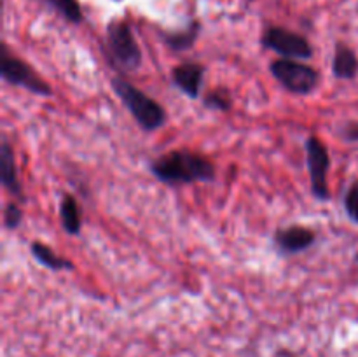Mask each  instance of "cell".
Masks as SVG:
<instances>
[{
    "mask_svg": "<svg viewBox=\"0 0 358 357\" xmlns=\"http://www.w3.org/2000/svg\"><path fill=\"white\" fill-rule=\"evenodd\" d=\"M0 76L6 83L24 88L35 94L49 97L52 93L51 86L42 77H38V74L23 59L10 55L6 46H2V52H0Z\"/></svg>",
    "mask_w": 358,
    "mask_h": 357,
    "instance_id": "4",
    "label": "cell"
},
{
    "mask_svg": "<svg viewBox=\"0 0 358 357\" xmlns=\"http://www.w3.org/2000/svg\"><path fill=\"white\" fill-rule=\"evenodd\" d=\"M306 161L308 170H310V181H311V191L318 200H329V182L327 174L329 167H331V160H329L327 147L317 139L311 136L306 142Z\"/></svg>",
    "mask_w": 358,
    "mask_h": 357,
    "instance_id": "7",
    "label": "cell"
},
{
    "mask_svg": "<svg viewBox=\"0 0 358 357\" xmlns=\"http://www.w3.org/2000/svg\"><path fill=\"white\" fill-rule=\"evenodd\" d=\"M262 44L289 59H308L313 56V48L308 38L282 27L268 28L262 37Z\"/></svg>",
    "mask_w": 358,
    "mask_h": 357,
    "instance_id": "6",
    "label": "cell"
},
{
    "mask_svg": "<svg viewBox=\"0 0 358 357\" xmlns=\"http://www.w3.org/2000/svg\"><path fill=\"white\" fill-rule=\"evenodd\" d=\"M332 72L338 79H353L358 72V59L353 49L348 46L339 44L336 48L334 62H332Z\"/></svg>",
    "mask_w": 358,
    "mask_h": 357,
    "instance_id": "11",
    "label": "cell"
},
{
    "mask_svg": "<svg viewBox=\"0 0 358 357\" xmlns=\"http://www.w3.org/2000/svg\"><path fill=\"white\" fill-rule=\"evenodd\" d=\"M21 219H23V210L16 203L7 205L6 212H3V224H6L7 230H14V227L20 226Z\"/></svg>",
    "mask_w": 358,
    "mask_h": 357,
    "instance_id": "17",
    "label": "cell"
},
{
    "mask_svg": "<svg viewBox=\"0 0 358 357\" xmlns=\"http://www.w3.org/2000/svg\"><path fill=\"white\" fill-rule=\"evenodd\" d=\"M199 34V23L194 21V23L189 24L185 30L171 31V34L164 35V42L168 44V48L173 49V51H185V49H191L192 44L196 42Z\"/></svg>",
    "mask_w": 358,
    "mask_h": 357,
    "instance_id": "14",
    "label": "cell"
},
{
    "mask_svg": "<svg viewBox=\"0 0 358 357\" xmlns=\"http://www.w3.org/2000/svg\"><path fill=\"white\" fill-rule=\"evenodd\" d=\"M205 105L210 108H217V111H229V107H231L229 93L224 90L212 91V93L206 94Z\"/></svg>",
    "mask_w": 358,
    "mask_h": 357,
    "instance_id": "16",
    "label": "cell"
},
{
    "mask_svg": "<svg viewBox=\"0 0 358 357\" xmlns=\"http://www.w3.org/2000/svg\"><path fill=\"white\" fill-rule=\"evenodd\" d=\"M345 206L348 216L352 217L355 223H358V182H355V184L348 189V192H346Z\"/></svg>",
    "mask_w": 358,
    "mask_h": 357,
    "instance_id": "18",
    "label": "cell"
},
{
    "mask_svg": "<svg viewBox=\"0 0 358 357\" xmlns=\"http://www.w3.org/2000/svg\"><path fill=\"white\" fill-rule=\"evenodd\" d=\"M52 9L58 10L70 23H80L83 21V10L77 0H45Z\"/></svg>",
    "mask_w": 358,
    "mask_h": 357,
    "instance_id": "15",
    "label": "cell"
},
{
    "mask_svg": "<svg viewBox=\"0 0 358 357\" xmlns=\"http://www.w3.org/2000/svg\"><path fill=\"white\" fill-rule=\"evenodd\" d=\"M31 254H34V258L37 259L41 265L48 266V268H51V270H72L73 268L72 261H69V259L55 254V252H52L48 245L41 244V241H34V244H31Z\"/></svg>",
    "mask_w": 358,
    "mask_h": 357,
    "instance_id": "13",
    "label": "cell"
},
{
    "mask_svg": "<svg viewBox=\"0 0 358 357\" xmlns=\"http://www.w3.org/2000/svg\"><path fill=\"white\" fill-rule=\"evenodd\" d=\"M107 44L110 55L119 66L126 70L138 69L142 63V51L126 21L115 20L107 27Z\"/></svg>",
    "mask_w": 358,
    "mask_h": 357,
    "instance_id": "3",
    "label": "cell"
},
{
    "mask_svg": "<svg viewBox=\"0 0 358 357\" xmlns=\"http://www.w3.org/2000/svg\"><path fill=\"white\" fill-rule=\"evenodd\" d=\"M0 177H2V186L10 195L20 200H24L20 177H17L16 158H14L13 149H10L9 142L6 139L2 140V147H0Z\"/></svg>",
    "mask_w": 358,
    "mask_h": 357,
    "instance_id": "10",
    "label": "cell"
},
{
    "mask_svg": "<svg viewBox=\"0 0 358 357\" xmlns=\"http://www.w3.org/2000/svg\"><path fill=\"white\" fill-rule=\"evenodd\" d=\"M110 84L114 88L115 94L119 97V100L124 104L129 114L135 118V121L143 130L154 132V130L161 128L166 122V112H164V108L154 98L143 93L142 90L133 86L131 83H128L122 77H114Z\"/></svg>",
    "mask_w": 358,
    "mask_h": 357,
    "instance_id": "2",
    "label": "cell"
},
{
    "mask_svg": "<svg viewBox=\"0 0 358 357\" xmlns=\"http://www.w3.org/2000/svg\"><path fill=\"white\" fill-rule=\"evenodd\" d=\"M59 217H62V224L69 234H79L83 220H80V210L77 205V200L72 195L63 196L62 203H59Z\"/></svg>",
    "mask_w": 358,
    "mask_h": 357,
    "instance_id": "12",
    "label": "cell"
},
{
    "mask_svg": "<svg viewBox=\"0 0 358 357\" xmlns=\"http://www.w3.org/2000/svg\"><path fill=\"white\" fill-rule=\"evenodd\" d=\"M346 139H352V140H357L358 139V125H350L348 130L345 132Z\"/></svg>",
    "mask_w": 358,
    "mask_h": 357,
    "instance_id": "19",
    "label": "cell"
},
{
    "mask_svg": "<svg viewBox=\"0 0 358 357\" xmlns=\"http://www.w3.org/2000/svg\"><path fill=\"white\" fill-rule=\"evenodd\" d=\"M355 261H358V254H357V255H355Z\"/></svg>",
    "mask_w": 358,
    "mask_h": 357,
    "instance_id": "20",
    "label": "cell"
},
{
    "mask_svg": "<svg viewBox=\"0 0 358 357\" xmlns=\"http://www.w3.org/2000/svg\"><path fill=\"white\" fill-rule=\"evenodd\" d=\"M152 174L166 184H191L210 182L215 177V168L201 154L191 150H173L157 158L150 167Z\"/></svg>",
    "mask_w": 358,
    "mask_h": 357,
    "instance_id": "1",
    "label": "cell"
},
{
    "mask_svg": "<svg viewBox=\"0 0 358 357\" xmlns=\"http://www.w3.org/2000/svg\"><path fill=\"white\" fill-rule=\"evenodd\" d=\"M271 74L285 90L296 94L311 93L317 88L318 79H320L313 66L289 58L275 59L271 63Z\"/></svg>",
    "mask_w": 358,
    "mask_h": 357,
    "instance_id": "5",
    "label": "cell"
},
{
    "mask_svg": "<svg viewBox=\"0 0 358 357\" xmlns=\"http://www.w3.org/2000/svg\"><path fill=\"white\" fill-rule=\"evenodd\" d=\"M203 76H205V66L199 63H182L175 66L171 77L173 83L187 94L189 98H198L201 91Z\"/></svg>",
    "mask_w": 358,
    "mask_h": 357,
    "instance_id": "9",
    "label": "cell"
},
{
    "mask_svg": "<svg viewBox=\"0 0 358 357\" xmlns=\"http://www.w3.org/2000/svg\"><path fill=\"white\" fill-rule=\"evenodd\" d=\"M275 241L282 252L296 254V252H303L313 245L315 231L304 226H290L276 231Z\"/></svg>",
    "mask_w": 358,
    "mask_h": 357,
    "instance_id": "8",
    "label": "cell"
}]
</instances>
